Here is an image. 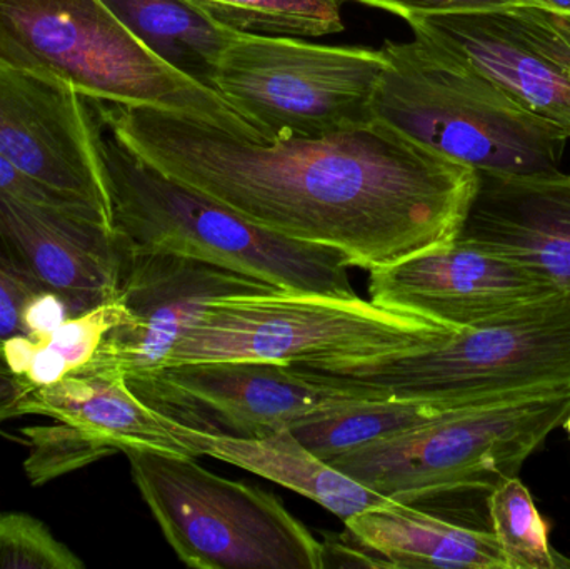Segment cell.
<instances>
[{
	"instance_id": "cell-1",
	"label": "cell",
	"mask_w": 570,
	"mask_h": 569,
	"mask_svg": "<svg viewBox=\"0 0 570 569\" xmlns=\"http://www.w3.org/2000/svg\"><path fill=\"white\" fill-rule=\"evenodd\" d=\"M89 100L160 173L269 233L341 251L368 273L454 241L479 186L474 169L381 120L263 143L179 114Z\"/></svg>"
},
{
	"instance_id": "cell-2",
	"label": "cell",
	"mask_w": 570,
	"mask_h": 569,
	"mask_svg": "<svg viewBox=\"0 0 570 569\" xmlns=\"http://www.w3.org/2000/svg\"><path fill=\"white\" fill-rule=\"evenodd\" d=\"M109 196L110 224L127 249L193 257L291 293L357 296L345 254L287 239L244 219L134 154L89 99Z\"/></svg>"
},
{
	"instance_id": "cell-3",
	"label": "cell",
	"mask_w": 570,
	"mask_h": 569,
	"mask_svg": "<svg viewBox=\"0 0 570 569\" xmlns=\"http://www.w3.org/2000/svg\"><path fill=\"white\" fill-rule=\"evenodd\" d=\"M374 116L421 146L498 177L561 173L568 134L429 43L387 42Z\"/></svg>"
},
{
	"instance_id": "cell-4",
	"label": "cell",
	"mask_w": 570,
	"mask_h": 569,
	"mask_svg": "<svg viewBox=\"0 0 570 569\" xmlns=\"http://www.w3.org/2000/svg\"><path fill=\"white\" fill-rule=\"evenodd\" d=\"M0 63L56 77L87 99L179 114L266 143L220 94L147 50L102 0H0Z\"/></svg>"
},
{
	"instance_id": "cell-5",
	"label": "cell",
	"mask_w": 570,
	"mask_h": 569,
	"mask_svg": "<svg viewBox=\"0 0 570 569\" xmlns=\"http://www.w3.org/2000/svg\"><path fill=\"white\" fill-rule=\"evenodd\" d=\"M297 367L375 398L482 403L570 390V294L464 327L425 350Z\"/></svg>"
},
{
	"instance_id": "cell-6",
	"label": "cell",
	"mask_w": 570,
	"mask_h": 569,
	"mask_svg": "<svg viewBox=\"0 0 570 569\" xmlns=\"http://www.w3.org/2000/svg\"><path fill=\"white\" fill-rule=\"evenodd\" d=\"M458 331L358 296L291 291L237 294L204 306L163 367L203 361L298 366L368 360L425 350Z\"/></svg>"
},
{
	"instance_id": "cell-7",
	"label": "cell",
	"mask_w": 570,
	"mask_h": 569,
	"mask_svg": "<svg viewBox=\"0 0 570 569\" xmlns=\"http://www.w3.org/2000/svg\"><path fill=\"white\" fill-rule=\"evenodd\" d=\"M569 414L570 390L469 404L328 463L397 503L464 491L489 493L518 477Z\"/></svg>"
},
{
	"instance_id": "cell-8",
	"label": "cell",
	"mask_w": 570,
	"mask_h": 569,
	"mask_svg": "<svg viewBox=\"0 0 570 569\" xmlns=\"http://www.w3.org/2000/svg\"><path fill=\"white\" fill-rule=\"evenodd\" d=\"M134 483L179 560L196 569H324V545L269 491L196 458L124 450Z\"/></svg>"
},
{
	"instance_id": "cell-9",
	"label": "cell",
	"mask_w": 570,
	"mask_h": 569,
	"mask_svg": "<svg viewBox=\"0 0 570 569\" xmlns=\"http://www.w3.org/2000/svg\"><path fill=\"white\" fill-rule=\"evenodd\" d=\"M382 49L243 33L224 52L214 89L266 143L324 137L375 122Z\"/></svg>"
},
{
	"instance_id": "cell-10",
	"label": "cell",
	"mask_w": 570,
	"mask_h": 569,
	"mask_svg": "<svg viewBox=\"0 0 570 569\" xmlns=\"http://www.w3.org/2000/svg\"><path fill=\"white\" fill-rule=\"evenodd\" d=\"M127 384L154 410L180 423L233 436L292 430L338 404L375 398L297 366L261 361L179 364Z\"/></svg>"
},
{
	"instance_id": "cell-11",
	"label": "cell",
	"mask_w": 570,
	"mask_h": 569,
	"mask_svg": "<svg viewBox=\"0 0 570 569\" xmlns=\"http://www.w3.org/2000/svg\"><path fill=\"white\" fill-rule=\"evenodd\" d=\"M414 39L501 87L570 137V16L531 3L405 19Z\"/></svg>"
},
{
	"instance_id": "cell-12",
	"label": "cell",
	"mask_w": 570,
	"mask_h": 569,
	"mask_svg": "<svg viewBox=\"0 0 570 569\" xmlns=\"http://www.w3.org/2000/svg\"><path fill=\"white\" fill-rule=\"evenodd\" d=\"M0 154L33 183L110 223L92 114L69 84L0 63Z\"/></svg>"
},
{
	"instance_id": "cell-13",
	"label": "cell",
	"mask_w": 570,
	"mask_h": 569,
	"mask_svg": "<svg viewBox=\"0 0 570 569\" xmlns=\"http://www.w3.org/2000/svg\"><path fill=\"white\" fill-rule=\"evenodd\" d=\"M368 293L389 310L458 330L569 294L524 264L462 237L371 271Z\"/></svg>"
},
{
	"instance_id": "cell-14",
	"label": "cell",
	"mask_w": 570,
	"mask_h": 569,
	"mask_svg": "<svg viewBox=\"0 0 570 569\" xmlns=\"http://www.w3.org/2000/svg\"><path fill=\"white\" fill-rule=\"evenodd\" d=\"M267 291L281 290L193 257L126 247L117 300L129 321L107 334L92 363L119 370L127 380L150 376L204 306L220 297Z\"/></svg>"
},
{
	"instance_id": "cell-15",
	"label": "cell",
	"mask_w": 570,
	"mask_h": 569,
	"mask_svg": "<svg viewBox=\"0 0 570 569\" xmlns=\"http://www.w3.org/2000/svg\"><path fill=\"white\" fill-rule=\"evenodd\" d=\"M124 246L109 220L69 204L0 194V261L70 316L116 300Z\"/></svg>"
},
{
	"instance_id": "cell-16",
	"label": "cell",
	"mask_w": 570,
	"mask_h": 569,
	"mask_svg": "<svg viewBox=\"0 0 570 569\" xmlns=\"http://www.w3.org/2000/svg\"><path fill=\"white\" fill-rule=\"evenodd\" d=\"M458 237L524 264L570 294L569 174H479L478 190Z\"/></svg>"
},
{
	"instance_id": "cell-17",
	"label": "cell",
	"mask_w": 570,
	"mask_h": 569,
	"mask_svg": "<svg viewBox=\"0 0 570 569\" xmlns=\"http://www.w3.org/2000/svg\"><path fill=\"white\" fill-rule=\"evenodd\" d=\"M23 414L73 424L117 451L194 458L179 440L180 421L140 400L127 384L126 374L92 361L50 386L30 391Z\"/></svg>"
},
{
	"instance_id": "cell-18",
	"label": "cell",
	"mask_w": 570,
	"mask_h": 569,
	"mask_svg": "<svg viewBox=\"0 0 570 569\" xmlns=\"http://www.w3.org/2000/svg\"><path fill=\"white\" fill-rule=\"evenodd\" d=\"M179 440L193 451L194 458H216L243 468L308 498L342 521L364 511L397 503L368 490L318 458L297 440L292 430L264 436H233L180 423Z\"/></svg>"
},
{
	"instance_id": "cell-19",
	"label": "cell",
	"mask_w": 570,
	"mask_h": 569,
	"mask_svg": "<svg viewBox=\"0 0 570 569\" xmlns=\"http://www.w3.org/2000/svg\"><path fill=\"white\" fill-rule=\"evenodd\" d=\"M344 523L387 568L505 569L492 531L461 527L412 504L375 508Z\"/></svg>"
},
{
	"instance_id": "cell-20",
	"label": "cell",
	"mask_w": 570,
	"mask_h": 569,
	"mask_svg": "<svg viewBox=\"0 0 570 569\" xmlns=\"http://www.w3.org/2000/svg\"><path fill=\"white\" fill-rule=\"evenodd\" d=\"M127 30L187 79L214 89L224 52L243 33L187 0H102Z\"/></svg>"
},
{
	"instance_id": "cell-21",
	"label": "cell",
	"mask_w": 570,
	"mask_h": 569,
	"mask_svg": "<svg viewBox=\"0 0 570 569\" xmlns=\"http://www.w3.org/2000/svg\"><path fill=\"white\" fill-rule=\"evenodd\" d=\"M469 404L475 403L412 398H367L322 411L298 426L292 428V433L318 458L328 461L362 444L395 436Z\"/></svg>"
},
{
	"instance_id": "cell-22",
	"label": "cell",
	"mask_w": 570,
	"mask_h": 569,
	"mask_svg": "<svg viewBox=\"0 0 570 569\" xmlns=\"http://www.w3.org/2000/svg\"><path fill=\"white\" fill-rule=\"evenodd\" d=\"M127 321L129 313L116 297L86 313L70 316L52 333L10 337L3 344V361L32 391L50 386L89 364L107 334Z\"/></svg>"
},
{
	"instance_id": "cell-23",
	"label": "cell",
	"mask_w": 570,
	"mask_h": 569,
	"mask_svg": "<svg viewBox=\"0 0 570 569\" xmlns=\"http://www.w3.org/2000/svg\"><path fill=\"white\" fill-rule=\"evenodd\" d=\"M240 33L325 37L344 30V0H187Z\"/></svg>"
},
{
	"instance_id": "cell-24",
	"label": "cell",
	"mask_w": 570,
	"mask_h": 569,
	"mask_svg": "<svg viewBox=\"0 0 570 569\" xmlns=\"http://www.w3.org/2000/svg\"><path fill=\"white\" fill-rule=\"evenodd\" d=\"M488 510L505 569L570 568L569 558L551 547L549 524L518 477L489 491Z\"/></svg>"
},
{
	"instance_id": "cell-25",
	"label": "cell",
	"mask_w": 570,
	"mask_h": 569,
	"mask_svg": "<svg viewBox=\"0 0 570 569\" xmlns=\"http://www.w3.org/2000/svg\"><path fill=\"white\" fill-rule=\"evenodd\" d=\"M22 433L29 438V454L23 470L33 487H42L117 453L106 441L63 421L50 426L26 428Z\"/></svg>"
},
{
	"instance_id": "cell-26",
	"label": "cell",
	"mask_w": 570,
	"mask_h": 569,
	"mask_svg": "<svg viewBox=\"0 0 570 569\" xmlns=\"http://www.w3.org/2000/svg\"><path fill=\"white\" fill-rule=\"evenodd\" d=\"M52 531L26 513L0 514V569H82Z\"/></svg>"
},
{
	"instance_id": "cell-27",
	"label": "cell",
	"mask_w": 570,
	"mask_h": 569,
	"mask_svg": "<svg viewBox=\"0 0 570 569\" xmlns=\"http://www.w3.org/2000/svg\"><path fill=\"white\" fill-rule=\"evenodd\" d=\"M37 293L40 290L0 261V357H3L2 350L7 340L17 334H26L23 313Z\"/></svg>"
},
{
	"instance_id": "cell-28",
	"label": "cell",
	"mask_w": 570,
	"mask_h": 569,
	"mask_svg": "<svg viewBox=\"0 0 570 569\" xmlns=\"http://www.w3.org/2000/svg\"><path fill=\"white\" fill-rule=\"evenodd\" d=\"M374 9L387 10L402 19L424 13L468 12V10L494 9V7L531 3L532 0H344Z\"/></svg>"
},
{
	"instance_id": "cell-29",
	"label": "cell",
	"mask_w": 570,
	"mask_h": 569,
	"mask_svg": "<svg viewBox=\"0 0 570 569\" xmlns=\"http://www.w3.org/2000/svg\"><path fill=\"white\" fill-rule=\"evenodd\" d=\"M69 317V307L57 294L40 291L27 304L23 313V330L26 334L52 333Z\"/></svg>"
},
{
	"instance_id": "cell-30",
	"label": "cell",
	"mask_w": 570,
	"mask_h": 569,
	"mask_svg": "<svg viewBox=\"0 0 570 569\" xmlns=\"http://www.w3.org/2000/svg\"><path fill=\"white\" fill-rule=\"evenodd\" d=\"M0 194L27 197V199L46 200V203L69 204V206L83 207L33 183L26 174L20 173L13 164H10L2 154H0ZM83 209H87V207H83Z\"/></svg>"
},
{
	"instance_id": "cell-31",
	"label": "cell",
	"mask_w": 570,
	"mask_h": 569,
	"mask_svg": "<svg viewBox=\"0 0 570 569\" xmlns=\"http://www.w3.org/2000/svg\"><path fill=\"white\" fill-rule=\"evenodd\" d=\"M32 387L20 380L0 357V423L10 418L23 416V403Z\"/></svg>"
},
{
	"instance_id": "cell-32",
	"label": "cell",
	"mask_w": 570,
	"mask_h": 569,
	"mask_svg": "<svg viewBox=\"0 0 570 569\" xmlns=\"http://www.w3.org/2000/svg\"><path fill=\"white\" fill-rule=\"evenodd\" d=\"M535 6L548 7L556 12L568 13L570 16V0H532Z\"/></svg>"
}]
</instances>
